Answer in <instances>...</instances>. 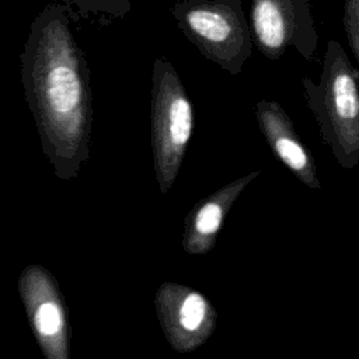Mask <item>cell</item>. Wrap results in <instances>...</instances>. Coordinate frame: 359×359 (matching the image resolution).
<instances>
[{"label":"cell","mask_w":359,"mask_h":359,"mask_svg":"<svg viewBox=\"0 0 359 359\" xmlns=\"http://www.w3.org/2000/svg\"><path fill=\"white\" fill-rule=\"evenodd\" d=\"M344 29L355 59L359 60V0L344 1Z\"/></svg>","instance_id":"10"},{"label":"cell","mask_w":359,"mask_h":359,"mask_svg":"<svg viewBox=\"0 0 359 359\" xmlns=\"http://www.w3.org/2000/svg\"><path fill=\"white\" fill-rule=\"evenodd\" d=\"M156 314L170 346L178 353L201 348L215 332L217 310L199 290L165 280L154 296Z\"/></svg>","instance_id":"7"},{"label":"cell","mask_w":359,"mask_h":359,"mask_svg":"<svg viewBox=\"0 0 359 359\" xmlns=\"http://www.w3.org/2000/svg\"><path fill=\"white\" fill-rule=\"evenodd\" d=\"M252 45L269 60L280 59L293 48L311 60L318 35L310 0H250Z\"/></svg>","instance_id":"5"},{"label":"cell","mask_w":359,"mask_h":359,"mask_svg":"<svg viewBox=\"0 0 359 359\" xmlns=\"http://www.w3.org/2000/svg\"><path fill=\"white\" fill-rule=\"evenodd\" d=\"M359 72L342 45L327 42L320 81L302 80L306 102L311 109L323 142L338 164L352 170L359 163Z\"/></svg>","instance_id":"2"},{"label":"cell","mask_w":359,"mask_h":359,"mask_svg":"<svg viewBox=\"0 0 359 359\" xmlns=\"http://www.w3.org/2000/svg\"><path fill=\"white\" fill-rule=\"evenodd\" d=\"M22 84L41 146L59 180H73L90 158V69L62 8L35 22L22 55Z\"/></svg>","instance_id":"1"},{"label":"cell","mask_w":359,"mask_h":359,"mask_svg":"<svg viewBox=\"0 0 359 359\" xmlns=\"http://www.w3.org/2000/svg\"><path fill=\"white\" fill-rule=\"evenodd\" d=\"M258 126L276 160L310 189H320L314 157L299 139L293 121L275 101L261 100L254 108Z\"/></svg>","instance_id":"8"},{"label":"cell","mask_w":359,"mask_h":359,"mask_svg":"<svg viewBox=\"0 0 359 359\" xmlns=\"http://www.w3.org/2000/svg\"><path fill=\"white\" fill-rule=\"evenodd\" d=\"M261 171L248 172L230 181L201 199L185 216L181 245L191 255H203L213 250L224 220L247 185Z\"/></svg>","instance_id":"9"},{"label":"cell","mask_w":359,"mask_h":359,"mask_svg":"<svg viewBox=\"0 0 359 359\" xmlns=\"http://www.w3.org/2000/svg\"><path fill=\"white\" fill-rule=\"evenodd\" d=\"M192 133V102L172 63L158 56L151 73V150L161 194L172 188Z\"/></svg>","instance_id":"3"},{"label":"cell","mask_w":359,"mask_h":359,"mask_svg":"<svg viewBox=\"0 0 359 359\" xmlns=\"http://www.w3.org/2000/svg\"><path fill=\"white\" fill-rule=\"evenodd\" d=\"M18 292L42 355L70 359L69 311L53 275L42 265H28L18 278Z\"/></svg>","instance_id":"6"},{"label":"cell","mask_w":359,"mask_h":359,"mask_svg":"<svg viewBox=\"0 0 359 359\" xmlns=\"http://www.w3.org/2000/svg\"><path fill=\"white\" fill-rule=\"evenodd\" d=\"M171 14L184 36L220 69L236 76L252 52L243 0H181Z\"/></svg>","instance_id":"4"}]
</instances>
